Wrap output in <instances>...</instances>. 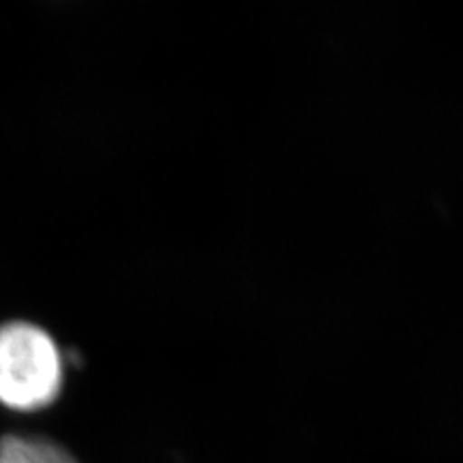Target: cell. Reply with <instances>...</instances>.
Instances as JSON below:
<instances>
[{
	"label": "cell",
	"mask_w": 463,
	"mask_h": 463,
	"mask_svg": "<svg viewBox=\"0 0 463 463\" xmlns=\"http://www.w3.org/2000/svg\"><path fill=\"white\" fill-rule=\"evenodd\" d=\"M65 382V358L39 324H0V405L14 412H39L56 402Z\"/></svg>",
	"instance_id": "obj_1"
},
{
	"label": "cell",
	"mask_w": 463,
	"mask_h": 463,
	"mask_svg": "<svg viewBox=\"0 0 463 463\" xmlns=\"http://www.w3.org/2000/svg\"><path fill=\"white\" fill-rule=\"evenodd\" d=\"M0 463H80L67 447L45 436L7 433L0 438Z\"/></svg>",
	"instance_id": "obj_2"
}]
</instances>
